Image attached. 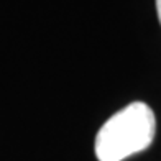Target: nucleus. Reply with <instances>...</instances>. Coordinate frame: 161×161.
Wrapping results in <instances>:
<instances>
[{
	"instance_id": "obj_2",
	"label": "nucleus",
	"mask_w": 161,
	"mask_h": 161,
	"mask_svg": "<svg viewBox=\"0 0 161 161\" xmlns=\"http://www.w3.org/2000/svg\"><path fill=\"white\" fill-rule=\"evenodd\" d=\"M156 12H158V18L161 23V0H156Z\"/></svg>"
},
{
	"instance_id": "obj_1",
	"label": "nucleus",
	"mask_w": 161,
	"mask_h": 161,
	"mask_svg": "<svg viewBox=\"0 0 161 161\" xmlns=\"http://www.w3.org/2000/svg\"><path fill=\"white\" fill-rule=\"evenodd\" d=\"M156 119L145 102H133L108 119L96 136L99 161H123L155 140Z\"/></svg>"
}]
</instances>
